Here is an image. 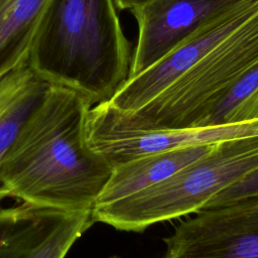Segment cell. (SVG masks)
I'll list each match as a JSON object with an SVG mask.
<instances>
[{
	"mask_svg": "<svg viewBox=\"0 0 258 258\" xmlns=\"http://www.w3.org/2000/svg\"><path fill=\"white\" fill-rule=\"evenodd\" d=\"M91 103L50 85L0 161V197L68 212L93 211L112 165L88 144Z\"/></svg>",
	"mask_w": 258,
	"mask_h": 258,
	"instance_id": "obj_1",
	"label": "cell"
},
{
	"mask_svg": "<svg viewBox=\"0 0 258 258\" xmlns=\"http://www.w3.org/2000/svg\"><path fill=\"white\" fill-rule=\"evenodd\" d=\"M130 62L115 0H49L27 59L40 79L81 94L92 106L112 98Z\"/></svg>",
	"mask_w": 258,
	"mask_h": 258,
	"instance_id": "obj_2",
	"label": "cell"
},
{
	"mask_svg": "<svg viewBox=\"0 0 258 258\" xmlns=\"http://www.w3.org/2000/svg\"><path fill=\"white\" fill-rule=\"evenodd\" d=\"M258 168V135L226 139L168 178L111 204L92 217L126 232L196 214L220 190Z\"/></svg>",
	"mask_w": 258,
	"mask_h": 258,
	"instance_id": "obj_3",
	"label": "cell"
},
{
	"mask_svg": "<svg viewBox=\"0 0 258 258\" xmlns=\"http://www.w3.org/2000/svg\"><path fill=\"white\" fill-rule=\"evenodd\" d=\"M258 61V12L149 103L122 114L106 102L92 106L102 115L138 129L195 127L227 89Z\"/></svg>",
	"mask_w": 258,
	"mask_h": 258,
	"instance_id": "obj_4",
	"label": "cell"
},
{
	"mask_svg": "<svg viewBox=\"0 0 258 258\" xmlns=\"http://www.w3.org/2000/svg\"><path fill=\"white\" fill-rule=\"evenodd\" d=\"M163 242L161 258H258V195L203 209Z\"/></svg>",
	"mask_w": 258,
	"mask_h": 258,
	"instance_id": "obj_5",
	"label": "cell"
},
{
	"mask_svg": "<svg viewBox=\"0 0 258 258\" xmlns=\"http://www.w3.org/2000/svg\"><path fill=\"white\" fill-rule=\"evenodd\" d=\"M258 135V119L237 124L176 129H138L122 125L90 108L86 118L89 146L112 167L133 157L179 147L213 144Z\"/></svg>",
	"mask_w": 258,
	"mask_h": 258,
	"instance_id": "obj_6",
	"label": "cell"
},
{
	"mask_svg": "<svg viewBox=\"0 0 258 258\" xmlns=\"http://www.w3.org/2000/svg\"><path fill=\"white\" fill-rule=\"evenodd\" d=\"M248 0H149L131 11L138 39L128 78L160 60L206 25Z\"/></svg>",
	"mask_w": 258,
	"mask_h": 258,
	"instance_id": "obj_7",
	"label": "cell"
},
{
	"mask_svg": "<svg viewBox=\"0 0 258 258\" xmlns=\"http://www.w3.org/2000/svg\"><path fill=\"white\" fill-rule=\"evenodd\" d=\"M258 12V0H248L206 25L160 60L127 79L106 103L122 114H132L170 86L195 63Z\"/></svg>",
	"mask_w": 258,
	"mask_h": 258,
	"instance_id": "obj_8",
	"label": "cell"
},
{
	"mask_svg": "<svg viewBox=\"0 0 258 258\" xmlns=\"http://www.w3.org/2000/svg\"><path fill=\"white\" fill-rule=\"evenodd\" d=\"M94 223L92 211L68 212L26 203L0 207V258H64Z\"/></svg>",
	"mask_w": 258,
	"mask_h": 258,
	"instance_id": "obj_9",
	"label": "cell"
},
{
	"mask_svg": "<svg viewBox=\"0 0 258 258\" xmlns=\"http://www.w3.org/2000/svg\"><path fill=\"white\" fill-rule=\"evenodd\" d=\"M215 144L194 145L143 154L114 165L94 206L125 199L168 178L210 152Z\"/></svg>",
	"mask_w": 258,
	"mask_h": 258,
	"instance_id": "obj_10",
	"label": "cell"
},
{
	"mask_svg": "<svg viewBox=\"0 0 258 258\" xmlns=\"http://www.w3.org/2000/svg\"><path fill=\"white\" fill-rule=\"evenodd\" d=\"M49 0H0V78L27 62Z\"/></svg>",
	"mask_w": 258,
	"mask_h": 258,
	"instance_id": "obj_11",
	"label": "cell"
},
{
	"mask_svg": "<svg viewBox=\"0 0 258 258\" xmlns=\"http://www.w3.org/2000/svg\"><path fill=\"white\" fill-rule=\"evenodd\" d=\"M49 86L27 62L0 78V161Z\"/></svg>",
	"mask_w": 258,
	"mask_h": 258,
	"instance_id": "obj_12",
	"label": "cell"
},
{
	"mask_svg": "<svg viewBox=\"0 0 258 258\" xmlns=\"http://www.w3.org/2000/svg\"><path fill=\"white\" fill-rule=\"evenodd\" d=\"M258 119V61L241 75L199 119L195 127L237 124Z\"/></svg>",
	"mask_w": 258,
	"mask_h": 258,
	"instance_id": "obj_13",
	"label": "cell"
},
{
	"mask_svg": "<svg viewBox=\"0 0 258 258\" xmlns=\"http://www.w3.org/2000/svg\"><path fill=\"white\" fill-rule=\"evenodd\" d=\"M255 195H258V168L217 192L206 204L204 209L223 206Z\"/></svg>",
	"mask_w": 258,
	"mask_h": 258,
	"instance_id": "obj_14",
	"label": "cell"
},
{
	"mask_svg": "<svg viewBox=\"0 0 258 258\" xmlns=\"http://www.w3.org/2000/svg\"><path fill=\"white\" fill-rule=\"evenodd\" d=\"M149 0H115L116 6L121 10H132L133 8L144 4Z\"/></svg>",
	"mask_w": 258,
	"mask_h": 258,
	"instance_id": "obj_15",
	"label": "cell"
},
{
	"mask_svg": "<svg viewBox=\"0 0 258 258\" xmlns=\"http://www.w3.org/2000/svg\"><path fill=\"white\" fill-rule=\"evenodd\" d=\"M109 258H121V257H119V256H117V255H114V256H111V257H109Z\"/></svg>",
	"mask_w": 258,
	"mask_h": 258,
	"instance_id": "obj_16",
	"label": "cell"
}]
</instances>
